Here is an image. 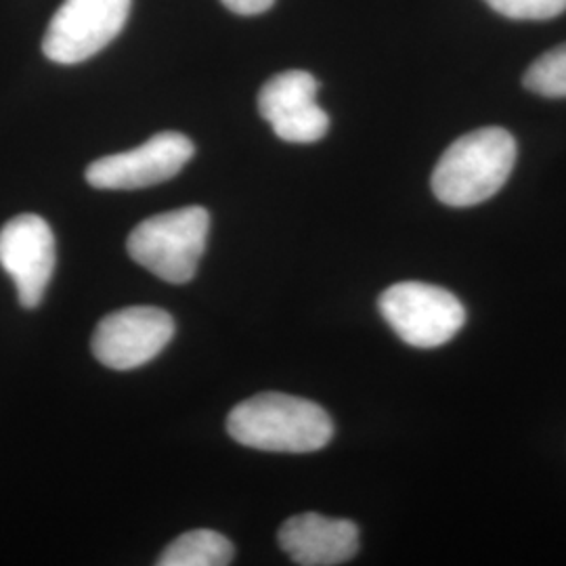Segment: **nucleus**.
<instances>
[{
    "label": "nucleus",
    "mask_w": 566,
    "mask_h": 566,
    "mask_svg": "<svg viewBox=\"0 0 566 566\" xmlns=\"http://www.w3.org/2000/svg\"><path fill=\"white\" fill-rule=\"evenodd\" d=\"M130 0H65L46 28L42 51L61 65L91 60L126 25Z\"/></svg>",
    "instance_id": "nucleus-5"
},
{
    "label": "nucleus",
    "mask_w": 566,
    "mask_h": 566,
    "mask_svg": "<svg viewBox=\"0 0 566 566\" xmlns=\"http://www.w3.org/2000/svg\"><path fill=\"white\" fill-rule=\"evenodd\" d=\"M221 2L235 15H261L275 4V0H221Z\"/></svg>",
    "instance_id": "nucleus-14"
},
{
    "label": "nucleus",
    "mask_w": 566,
    "mask_h": 566,
    "mask_svg": "<svg viewBox=\"0 0 566 566\" xmlns=\"http://www.w3.org/2000/svg\"><path fill=\"white\" fill-rule=\"evenodd\" d=\"M175 319L158 306H126L103 317L93 334L99 364L130 371L156 359L175 336Z\"/></svg>",
    "instance_id": "nucleus-6"
},
{
    "label": "nucleus",
    "mask_w": 566,
    "mask_h": 566,
    "mask_svg": "<svg viewBox=\"0 0 566 566\" xmlns=\"http://www.w3.org/2000/svg\"><path fill=\"white\" fill-rule=\"evenodd\" d=\"M516 139L500 126L468 133L447 147L432 172L439 202L470 208L493 198L506 185L516 164Z\"/></svg>",
    "instance_id": "nucleus-2"
},
{
    "label": "nucleus",
    "mask_w": 566,
    "mask_h": 566,
    "mask_svg": "<svg viewBox=\"0 0 566 566\" xmlns=\"http://www.w3.org/2000/svg\"><path fill=\"white\" fill-rule=\"evenodd\" d=\"M526 91L547 97L566 99V44L554 46L531 63L523 78Z\"/></svg>",
    "instance_id": "nucleus-12"
},
{
    "label": "nucleus",
    "mask_w": 566,
    "mask_h": 566,
    "mask_svg": "<svg viewBox=\"0 0 566 566\" xmlns=\"http://www.w3.org/2000/svg\"><path fill=\"white\" fill-rule=\"evenodd\" d=\"M319 82L304 70H287L264 84L259 112L287 143H315L329 130V116L317 105Z\"/></svg>",
    "instance_id": "nucleus-9"
},
{
    "label": "nucleus",
    "mask_w": 566,
    "mask_h": 566,
    "mask_svg": "<svg viewBox=\"0 0 566 566\" xmlns=\"http://www.w3.org/2000/svg\"><path fill=\"white\" fill-rule=\"evenodd\" d=\"M235 549L231 542L210 528H196L177 537L158 558L160 566L231 565Z\"/></svg>",
    "instance_id": "nucleus-11"
},
{
    "label": "nucleus",
    "mask_w": 566,
    "mask_h": 566,
    "mask_svg": "<svg viewBox=\"0 0 566 566\" xmlns=\"http://www.w3.org/2000/svg\"><path fill=\"white\" fill-rule=\"evenodd\" d=\"M229 434L243 447L271 453H313L334 437L322 405L283 392H261L235 405L227 418Z\"/></svg>",
    "instance_id": "nucleus-1"
},
{
    "label": "nucleus",
    "mask_w": 566,
    "mask_h": 566,
    "mask_svg": "<svg viewBox=\"0 0 566 566\" xmlns=\"http://www.w3.org/2000/svg\"><path fill=\"white\" fill-rule=\"evenodd\" d=\"M380 313L397 336L416 348H437L464 327L465 308L446 287L422 282L390 285L380 296Z\"/></svg>",
    "instance_id": "nucleus-4"
},
{
    "label": "nucleus",
    "mask_w": 566,
    "mask_h": 566,
    "mask_svg": "<svg viewBox=\"0 0 566 566\" xmlns=\"http://www.w3.org/2000/svg\"><path fill=\"white\" fill-rule=\"evenodd\" d=\"M277 539L296 565L336 566L357 554L359 528L353 521L304 512L283 523Z\"/></svg>",
    "instance_id": "nucleus-10"
},
{
    "label": "nucleus",
    "mask_w": 566,
    "mask_h": 566,
    "mask_svg": "<svg viewBox=\"0 0 566 566\" xmlns=\"http://www.w3.org/2000/svg\"><path fill=\"white\" fill-rule=\"evenodd\" d=\"M486 4L507 20H554L566 11V0H485Z\"/></svg>",
    "instance_id": "nucleus-13"
},
{
    "label": "nucleus",
    "mask_w": 566,
    "mask_h": 566,
    "mask_svg": "<svg viewBox=\"0 0 566 566\" xmlns=\"http://www.w3.org/2000/svg\"><path fill=\"white\" fill-rule=\"evenodd\" d=\"M55 261V235L41 217L21 214L0 229V264L15 282L21 306L42 303Z\"/></svg>",
    "instance_id": "nucleus-8"
},
{
    "label": "nucleus",
    "mask_w": 566,
    "mask_h": 566,
    "mask_svg": "<svg viewBox=\"0 0 566 566\" xmlns=\"http://www.w3.org/2000/svg\"><path fill=\"white\" fill-rule=\"evenodd\" d=\"M193 154V143L181 133H158L130 151L91 164L86 181L95 189H145L177 177Z\"/></svg>",
    "instance_id": "nucleus-7"
},
{
    "label": "nucleus",
    "mask_w": 566,
    "mask_h": 566,
    "mask_svg": "<svg viewBox=\"0 0 566 566\" xmlns=\"http://www.w3.org/2000/svg\"><path fill=\"white\" fill-rule=\"evenodd\" d=\"M210 231V214L202 206H185L156 214L137 224L126 240V250L164 282H191L196 277Z\"/></svg>",
    "instance_id": "nucleus-3"
}]
</instances>
